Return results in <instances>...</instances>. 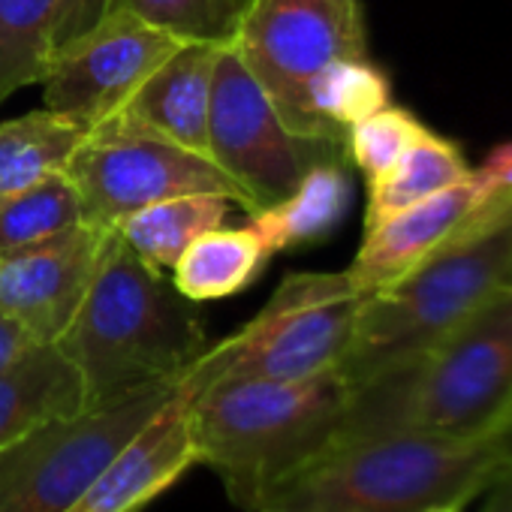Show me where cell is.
<instances>
[{"instance_id": "f1b7e54d", "label": "cell", "mask_w": 512, "mask_h": 512, "mask_svg": "<svg viewBox=\"0 0 512 512\" xmlns=\"http://www.w3.org/2000/svg\"><path fill=\"white\" fill-rule=\"evenodd\" d=\"M34 344H40L25 323H19L13 314L0 311V371H7L13 362H19Z\"/></svg>"}, {"instance_id": "f546056e", "label": "cell", "mask_w": 512, "mask_h": 512, "mask_svg": "<svg viewBox=\"0 0 512 512\" xmlns=\"http://www.w3.org/2000/svg\"><path fill=\"white\" fill-rule=\"evenodd\" d=\"M476 172L491 190H512V139L494 145Z\"/></svg>"}, {"instance_id": "30bf717a", "label": "cell", "mask_w": 512, "mask_h": 512, "mask_svg": "<svg viewBox=\"0 0 512 512\" xmlns=\"http://www.w3.org/2000/svg\"><path fill=\"white\" fill-rule=\"evenodd\" d=\"M208 151L241 187L247 214H253L290 196L317 160L347 151V145L296 136L232 43H226L211 85Z\"/></svg>"}, {"instance_id": "603a6c76", "label": "cell", "mask_w": 512, "mask_h": 512, "mask_svg": "<svg viewBox=\"0 0 512 512\" xmlns=\"http://www.w3.org/2000/svg\"><path fill=\"white\" fill-rule=\"evenodd\" d=\"M61 0H0V103L40 85L52 55Z\"/></svg>"}, {"instance_id": "4dcf8cb0", "label": "cell", "mask_w": 512, "mask_h": 512, "mask_svg": "<svg viewBox=\"0 0 512 512\" xmlns=\"http://www.w3.org/2000/svg\"><path fill=\"white\" fill-rule=\"evenodd\" d=\"M491 437H494V446H497L500 470H503L506 479H512V416L500 428H494Z\"/></svg>"}, {"instance_id": "5bb4252c", "label": "cell", "mask_w": 512, "mask_h": 512, "mask_svg": "<svg viewBox=\"0 0 512 512\" xmlns=\"http://www.w3.org/2000/svg\"><path fill=\"white\" fill-rule=\"evenodd\" d=\"M497 190H491L479 172L473 169L470 178L386 217L374 229L365 232L362 247L356 253L353 266L347 269L359 293H374L413 266H419L428 253H434L443 241H449L464 220Z\"/></svg>"}, {"instance_id": "9c48e42d", "label": "cell", "mask_w": 512, "mask_h": 512, "mask_svg": "<svg viewBox=\"0 0 512 512\" xmlns=\"http://www.w3.org/2000/svg\"><path fill=\"white\" fill-rule=\"evenodd\" d=\"M232 49L284 124L296 136L320 142L329 139L308 112V82L338 58H368L359 0H253Z\"/></svg>"}, {"instance_id": "ffe728a7", "label": "cell", "mask_w": 512, "mask_h": 512, "mask_svg": "<svg viewBox=\"0 0 512 512\" xmlns=\"http://www.w3.org/2000/svg\"><path fill=\"white\" fill-rule=\"evenodd\" d=\"M470 163L464 151L428 130L419 142H413L401 160L377 181L368 184V208H365V232L383 223L386 217L470 178Z\"/></svg>"}, {"instance_id": "5b68a950", "label": "cell", "mask_w": 512, "mask_h": 512, "mask_svg": "<svg viewBox=\"0 0 512 512\" xmlns=\"http://www.w3.org/2000/svg\"><path fill=\"white\" fill-rule=\"evenodd\" d=\"M512 404V287L413 365L353 389L332 440L383 431L491 434Z\"/></svg>"}, {"instance_id": "7402d4cb", "label": "cell", "mask_w": 512, "mask_h": 512, "mask_svg": "<svg viewBox=\"0 0 512 512\" xmlns=\"http://www.w3.org/2000/svg\"><path fill=\"white\" fill-rule=\"evenodd\" d=\"M305 100L320 133L347 145L350 127L392 106V82L371 58H338L308 82Z\"/></svg>"}, {"instance_id": "1f68e13d", "label": "cell", "mask_w": 512, "mask_h": 512, "mask_svg": "<svg viewBox=\"0 0 512 512\" xmlns=\"http://www.w3.org/2000/svg\"><path fill=\"white\" fill-rule=\"evenodd\" d=\"M260 512H287V509H272V506H266V509H260Z\"/></svg>"}, {"instance_id": "4fadbf2b", "label": "cell", "mask_w": 512, "mask_h": 512, "mask_svg": "<svg viewBox=\"0 0 512 512\" xmlns=\"http://www.w3.org/2000/svg\"><path fill=\"white\" fill-rule=\"evenodd\" d=\"M193 383L178 380L169 401L106 464L64 512H139L199 461L190 434Z\"/></svg>"}, {"instance_id": "d6a6232c", "label": "cell", "mask_w": 512, "mask_h": 512, "mask_svg": "<svg viewBox=\"0 0 512 512\" xmlns=\"http://www.w3.org/2000/svg\"><path fill=\"white\" fill-rule=\"evenodd\" d=\"M509 416H512V404H509V410H506V416H503V422H506ZM503 422H500V425H503ZM500 425H497V428H500Z\"/></svg>"}, {"instance_id": "836d02e7", "label": "cell", "mask_w": 512, "mask_h": 512, "mask_svg": "<svg viewBox=\"0 0 512 512\" xmlns=\"http://www.w3.org/2000/svg\"><path fill=\"white\" fill-rule=\"evenodd\" d=\"M509 287H512V281H509Z\"/></svg>"}, {"instance_id": "4316f807", "label": "cell", "mask_w": 512, "mask_h": 512, "mask_svg": "<svg viewBox=\"0 0 512 512\" xmlns=\"http://www.w3.org/2000/svg\"><path fill=\"white\" fill-rule=\"evenodd\" d=\"M115 7H121V0H61L58 28H55V49H61L70 40H76L79 34L91 31Z\"/></svg>"}, {"instance_id": "d4e9b609", "label": "cell", "mask_w": 512, "mask_h": 512, "mask_svg": "<svg viewBox=\"0 0 512 512\" xmlns=\"http://www.w3.org/2000/svg\"><path fill=\"white\" fill-rule=\"evenodd\" d=\"M121 7L181 40L232 43L253 0H121Z\"/></svg>"}, {"instance_id": "3957f363", "label": "cell", "mask_w": 512, "mask_h": 512, "mask_svg": "<svg viewBox=\"0 0 512 512\" xmlns=\"http://www.w3.org/2000/svg\"><path fill=\"white\" fill-rule=\"evenodd\" d=\"M350 398L338 368L308 380L208 383L190 398L196 455L235 506L260 512L284 476L332 443Z\"/></svg>"}, {"instance_id": "8fae6325", "label": "cell", "mask_w": 512, "mask_h": 512, "mask_svg": "<svg viewBox=\"0 0 512 512\" xmlns=\"http://www.w3.org/2000/svg\"><path fill=\"white\" fill-rule=\"evenodd\" d=\"M187 40L115 7L91 31L55 49L43 76L46 109L88 133L127 109L148 76Z\"/></svg>"}, {"instance_id": "8992f818", "label": "cell", "mask_w": 512, "mask_h": 512, "mask_svg": "<svg viewBox=\"0 0 512 512\" xmlns=\"http://www.w3.org/2000/svg\"><path fill=\"white\" fill-rule=\"evenodd\" d=\"M365 293L350 272H296L269 305L184 374L196 389L220 380H308L341 368Z\"/></svg>"}, {"instance_id": "484cf974", "label": "cell", "mask_w": 512, "mask_h": 512, "mask_svg": "<svg viewBox=\"0 0 512 512\" xmlns=\"http://www.w3.org/2000/svg\"><path fill=\"white\" fill-rule=\"evenodd\" d=\"M425 133H428V127L413 112L386 106V109L368 115L365 121H359L356 127H350L347 154L371 184V181L383 178L401 160V154L413 142H419Z\"/></svg>"}, {"instance_id": "e0dca14e", "label": "cell", "mask_w": 512, "mask_h": 512, "mask_svg": "<svg viewBox=\"0 0 512 512\" xmlns=\"http://www.w3.org/2000/svg\"><path fill=\"white\" fill-rule=\"evenodd\" d=\"M344 154L347 151L317 160L290 196L247 214L269 256L317 244L341 226L353 199V181Z\"/></svg>"}, {"instance_id": "9a60e30c", "label": "cell", "mask_w": 512, "mask_h": 512, "mask_svg": "<svg viewBox=\"0 0 512 512\" xmlns=\"http://www.w3.org/2000/svg\"><path fill=\"white\" fill-rule=\"evenodd\" d=\"M226 43L187 40L172 52L148 82L127 103V115L172 139L175 145L208 157V112H211V85L214 70Z\"/></svg>"}, {"instance_id": "6da1fadb", "label": "cell", "mask_w": 512, "mask_h": 512, "mask_svg": "<svg viewBox=\"0 0 512 512\" xmlns=\"http://www.w3.org/2000/svg\"><path fill=\"white\" fill-rule=\"evenodd\" d=\"M509 281L512 190H497L419 266L362 299L338 371L359 389L413 365Z\"/></svg>"}, {"instance_id": "83f0119b", "label": "cell", "mask_w": 512, "mask_h": 512, "mask_svg": "<svg viewBox=\"0 0 512 512\" xmlns=\"http://www.w3.org/2000/svg\"><path fill=\"white\" fill-rule=\"evenodd\" d=\"M416 512H512V479L500 476L482 494H461V497H452V500L422 506Z\"/></svg>"}, {"instance_id": "cb8c5ba5", "label": "cell", "mask_w": 512, "mask_h": 512, "mask_svg": "<svg viewBox=\"0 0 512 512\" xmlns=\"http://www.w3.org/2000/svg\"><path fill=\"white\" fill-rule=\"evenodd\" d=\"M82 220V199L67 172H55L19 193L0 196V253L40 244Z\"/></svg>"}, {"instance_id": "277c9868", "label": "cell", "mask_w": 512, "mask_h": 512, "mask_svg": "<svg viewBox=\"0 0 512 512\" xmlns=\"http://www.w3.org/2000/svg\"><path fill=\"white\" fill-rule=\"evenodd\" d=\"M500 476L491 434L383 431L332 440L284 476L266 494V506L287 512H416L461 494H482Z\"/></svg>"}, {"instance_id": "7c38bea8", "label": "cell", "mask_w": 512, "mask_h": 512, "mask_svg": "<svg viewBox=\"0 0 512 512\" xmlns=\"http://www.w3.org/2000/svg\"><path fill=\"white\" fill-rule=\"evenodd\" d=\"M112 229L79 223L40 244L0 253V311L40 344H58L82 308Z\"/></svg>"}, {"instance_id": "44dd1931", "label": "cell", "mask_w": 512, "mask_h": 512, "mask_svg": "<svg viewBox=\"0 0 512 512\" xmlns=\"http://www.w3.org/2000/svg\"><path fill=\"white\" fill-rule=\"evenodd\" d=\"M85 139V127L46 106L4 121L0 124V196L19 193L55 172H64Z\"/></svg>"}, {"instance_id": "ac0fdd59", "label": "cell", "mask_w": 512, "mask_h": 512, "mask_svg": "<svg viewBox=\"0 0 512 512\" xmlns=\"http://www.w3.org/2000/svg\"><path fill=\"white\" fill-rule=\"evenodd\" d=\"M272 260L263 238L256 229L238 226V229H211L199 235L172 269L175 290L190 302H217L241 293L256 281L263 266Z\"/></svg>"}, {"instance_id": "ba28073f", "label": "cell", "mask_w": 512, "mask_h": 512, "mask_svg": "<svg viewBox=\"0 0 512 512\" xmlns=\"http://www.w3.org/2000/svg\"><path fill=\"white\" fill-rule=\"evenodd\" d=\"M64 172L82 199V220L103 229L187 193L226 196L247 211V196L214 160L175 145L127 112L94 127Z\"/></svg>"}, {"instance_id": "2e32d148", "label": "cell", "mask_w": 512, "mask_h": 512, "mask_svg": "<svg viewBox=\"0 0 512 512\" xmlns=\"http://www.w3.org/2000/svg\"><path fill=\"white\" fill-rule=\"evenodd\" d=\"M88 407L79 368L58 344H34L0 371V446Z\"/></svg>"}, {"instance_id": "7a4b0ae2", "label": "cell", "mask_w": 512, "mask_h": 512, "mask_svg": "<svg viewBox=\"0 0 512 512\" xmlns=\"http://www.w3.org/2000/svg\"><path fill=\"white\" fill-rule=\"evenodd\" d=\"M58 347L79 368L91 407L151 383L181 380L205 353V326L196 302L112 229L91 290Z\"/></svg>"}, {"instance_id": "52a82bcc", "label": "cell", "mask_w": 512, "mask_h": 512, "mask_svg": "<svg viewBox=\"0 0 512 512\" xmlns=\"http://www.w3.org/2000/svg\"><path fill=\"white\" fill-rule=\"evenodd\" d=\"M175 383H151L0 446V512H64L169 401Z\"/></svg>"}, {"instance_id": "d6986e66", "label": "cell", "mask_w": 512, "mask_h": 512, "mask_svg": "<svg viewBox=\"0 0 512 512\" xmlns=\"http://www.w3.org/2000/svg\"><path fill=\"white\" fill-rule=\"evenodd\" d=\"M232 202L214 193H187L154 202L124 223L115 232L130 244V250L154 269H175L178 256L205 232L220 229L229 217Z\"/></svg>"}]
</instances>
